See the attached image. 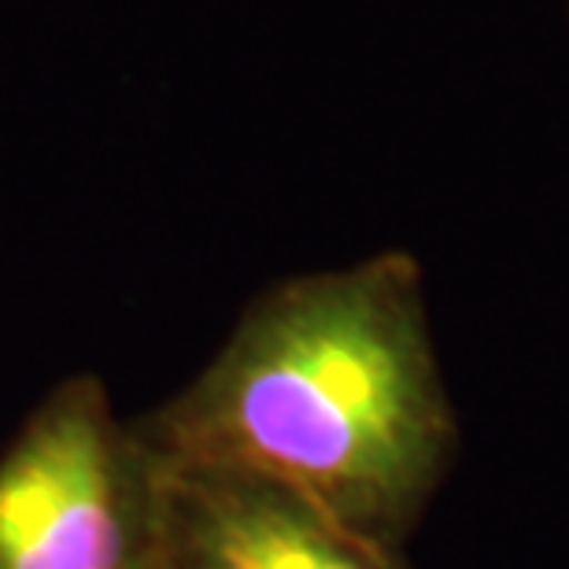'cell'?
<instances>
[{
    "mask_svg": "<svg viewBox=\"0 0 569 569\" xmlns=\"http://www.w3.org/2000/svg\"><path fill=\"white\" fill-rule=\"evenodd\" d=\"M138 429L156 455L263 473L403 551L459 451L422 263L373 252L270 284Z\"/></svg>",
    "mask_w": 569,
    "mask_h": 569,
    "instance_id": "obj_1",
    "label": "cell"
},
{
    "mask_svg": "<svg viewBox=\"0 0 569 569\" xmlns=\"http://www.w3.org/2000/svg\"><path fill=\"white\" fill-rule=\"evenodd\" d=\"M0 569H159L156 451L97 373H71L0 448Z\"/></svg>",
    "mask_w": 569,
    "mask_h": 569,
    "instance_id": "obj_2",
    "label": "cell"
},
{
    "mask_svg": "<svg viewBox=\"0 0 569 569\" xmlns=\"http://www.w3.org/2000/svg\"><path fill=\"white\" fill-rule=\"evenodd\" d=\"M159 569H411L307 496L237 466L156 455Z\"/></svg>",
    "mask_w": 569,
    "mask_h": 569,
    "instance_id": "obj_3",
    "label": "cell"
}]
</instances>
